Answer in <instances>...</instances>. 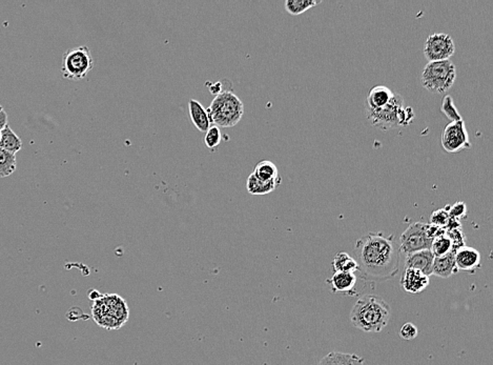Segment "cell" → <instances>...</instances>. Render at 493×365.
Masks as SVG:
<instances>
[{
	"mask_svg": "<svg viewBox=\"0 0 493 365\" xmlns=\"http://www.w3.org/2000/svg\"><path fill=\"white\" fill-rule=\"evenodd\" d=\"M355 253L359 271L365 279L386 281L399 273L400 250L393 236L369 233L355 242Z\"/></svg>",
	"mask_w": 493,
	"mask_h": 365,
	"instance_id": "obj_1",
	"label": "cell"
},
{
	"mask_svg": "<svg viewBox=\"0 0 493 365\" xmlns=\"http://www.w3.org/2000/svg\"><path fill=\"white\" fill-rule=\"evenodd\" d=\"M391 306L377 295L359 298L349 315L353 326L365 333L382 332L391 321Z\"/></svg>",
	"mask_w": 493,
	"mask_h": 365,
	"instance_id": "obj_2",
	"label": "cell"
},
{
	"mask_svg": "<svg viewBox=\"0 0 493 365\" xmlns=\"http://www.w3.org/2000/svg\"><path fill=\"white\" fill-rule=\"evenodd\" d=\"M92 314L95 321L101 328L118 330L129 320V310L122 297L117 294H106L94 300Z\"/></svg>",
	"mask_w": 493,
	"mask_h": 365,
	"instance_id": "obj_3",
	"label": "cell"
},
{
	"mask_svg": "<svg viewBox=\"0 0 493 365\" xmlns=\"http://www.w3.org/2000/svg\"><path fill=\"white\" fill-rule=\"evenodd\" d=\"M206 112L213 126L232 128L243 117L244 104L235 93L224 91L214 98Z\"/></svg>",
	"mask_w": 493,
	"mask_h": 365,
	"instance_id": "obj_4",
	"label": "cell"
},
{
	"mask_svg": "<svg viewBox=\"0 0 493 365\" xmlns=\"http://www.w3.org/2000/svg\"><path fill=\"white\" fill-rule=\"evenodd\" d=\"M456 78V68L452 60L428 62L422 72V86L432 94H444L454 86Z\"/></svg>",
	"mask_w": 493,
	"mask_h": 365,
	"instance_id": "obj_5",
	"label": "cell"
},
{
	"mask_svg": "<svg viewBox=\"0 0 493 365\" xmlns=\"http://www.w3.org/2000/svg\"><path fill=\"white\" fill-rule=\"evenodd\" d=\"M94 68V58L86 46L68 48L62 56V73L66 79L80 80Z\"/></svg>",
	"mask_w": 493,
	"mask_h": 365,
	"instance_id": "obj_6",
	"label": "cell"
},
{
	"mask_svg": "<svg viewBox=\"0 0 493 365\" xmlns=\"http://www.w3.org/2000/svg\"><path fill=\"white\" fill-rule=\"evenodd\" d=\"M404 100L400 95L393 96L389 104L378 110H366V116L369 122L375 128L382 130L396 129L401 127V113L404 109Z\"/></svg>",
	"mask_w": 493,
	"mask_h": 365,
	"instance_id": "obj_7",
	"label": "cell"
},
{
	"mask_svg": "<svg viewBox=\"0 0 493 365\" xmlns=\"http://www.w3.org/2000/svg\"><path fill=\"white\" fill-rule=\"evenodd\" d=\"M456 52L454 39L448 34L434 33L428 36L424 44V55L429 62L449 60Z\"/></svg>",
	"mask_w": 493,
	"mask_h": 365,
	"instance_id": "obj_8",
	"label": "cell"
},
{
	"mask_svg": "<svg viewBox=\"0 0 493 365\" xmlns=\"http://www.w3.org/2000/svg\"><path fill=\"white\" fill-rule=\"evenodd\" d=\"M442 147L449 154H456L472 148L469 135L464 121L450 122L445 127L442 134Z\"/></svg>",
	"mask_w": 493,
	"mask_h": 365,
	"instance_id": "obj_9",
	"label": "cell"
},
{
	"mask_svg": "<svg viewBox=\"0 0 493 365\" xmlns=\"http://www.w3.org/2000/svg\"><path fill=\"white\" fill-rule=\"evenodd\" d=\"M400 253L405 255L414 252L430 250L432 240L428 239L425 235V223H414L410 225L400 237Z\"/></svg>",
	"mask_w": 493,
	"mask_h": 365,
	"instance_id": "obj_10",
	"label": "cell"
},
{
	"mask_svg": "<svg viewBox=\"0 0 493 365\" xmlns=\"http://www.w3.org/2000/svg\"><path fill=\"white\" fill-rule=\"evenodd\" d=\"M454 261L458 271L474 273L481 266V254L478 250L465 245L454 251Z\"/></svg>",
	"mask_w": 493,
	"mask_h": 365,
	"instance_id": "obj_11",
	"label": "cell"
},
{
	"mask_svg": "<svg viewBox=\"0 0 493 365\" xmlns=\"http://www.w3.org/2000/svg\"><path fill=\"white\" fill-rule=\"evenodd\" d=\"M429 276L413 269H405L401 278V286L412 295L422 293L429 286Z\"/></svg>",
	"mask_w": 493,
	"mask_h": 365,
	"instance_id": "obj_12",
	"label": "cell"
},
{
	"mask_svg": "<svg viewBox=\"0 0 493 365\" xmlns=\"http://www.w3.org/2000/svg\"><path fill=\"white\" fill-rule=\"evenodd\" d=\"M434 256L430 250L414 252L408 254L405 258V269L418 270L427 276L432 275V265H434Z\"/></svg>",
	"mask_w": 493,
	"mask_h": 365,
	"instance_id": "obj_13",
	"label": "cell"
},
{
	"mask_svg": "<svg viewBox=\"0 0 493 365\" xmlns=\"http://www.w3.org/2000/svg\"><path fill=\"white\" fill-rule=\"evenodd\" d=\"M393 96H395V93H393V91L387 86H373L367 95L365 108L371 109V110L383 108L386 104H389Z\"/></svg>",
	"mask_w": 493,
	"mask_h": 365,
	"instance_id": "obj_14",
	"label": "cell"
},
{
	"mask_svg": "<svg viewBox=\"0 0 493 365\" xmlns=\"http://www.w3.org/2000/svg\"><path fill=\"white\" fill-rule=\"evenodd\" d=\"M328 283L333 293L353 294L357 283V276L353 273L335 272Z\"/></svg>",
	"mask_w": 493,
	"mask_h": 365,
	"instance_id": "obj_15",
	"label": "cell"
},
{
	"mask_svg": "<svg viewBox=\"0 0 493 365\" xmlns=\"http://www.w3.org/2000/svg\"><path fill=\"white\" fill-rule=\"evenodd\" d=\"M189 113L195 128L200 132L205 133L211 128L212 124L210 121L209 115L206 112V109L200 104L198 100H191L189 102Z\"/></svg>",
	"mask_w": 493,
	"mask_h": 365,
	"instance_id": "obj_16",
	"label": "cell"
},
{
	"mask_svg": "<svg viewBox=\"0 0 493 365\" xmlns=\"http://www.w3.org/2000/svg\"><path fill=\"white\" fill-rule=\"evenodd\" d=\"M458 272L456 261H454V252L442 256V257H434V265H432V275L438 276L440 278L452 277Z\"/></svg>",
	"mask_w": 493,
	"mask_h": 365,
	"instance_id": "obj_17",
	"label": "cell"
},
{
	"mask_svg": "<svg viewBox=\"0 0 493 365\" xmlns=\"http://www.w3.org/2000/svg\"><path fill=\"white\" fill-rule=\"evenodd\" d=\"M319 365H365L364 359L349 353L331 352L321 359Z\"/></svg>",
	"mask_w": 493,
	"mask_h": 365,
	"instance_id": "obj_18",
	"label": "cell"
},
{
	"mask_svg": "<svg viewBox=\"0 0 493 365\" xmlns=\"http://www.w3.org/2000/svg\"><path fill=\"white\" fill-rule=\"evenodd\" d=\"M0 149L16 155L22 149L21 139L12 130L9 124L0 131Z\"/></svg>",
	"mask_w": 493,
	"mask_h": 365,
	"instance_id": "obj_19",
	"label": "cell"
},
{
	"mask_svg": "<svg viewBox=\"0 0 493 365\" xmlns=\"http://www.w3.org/2000/svg\"><path fill=\"white\" fill-rule=\"evenodd\" d=\"M281 182H282V178L270 181V182H263V181L257 179L252 173L246 181V189L250 195H266V194L274 191L281 185Z\"/></svg>",
	"mask_w": 493,
	"mask_h": 365,
	"instance_id": "obj_20",
	"label": "cell"
},
{
	"mask_svg": "<svg viewBox=\"0 0 493 365\" xmlns=\"http://www.w3.org/2000/svg\"><path fill=\"white\" fill-rule=\"evenodd\" d=\"M254 176L259 180L263 182H270V181L277 180L281 178L279 174L278 167L274 162L270 160H262L254 167Z\"/></svg>",
	"mask_w": 493,
	"mask_h": 365,
	"instance_id": "obj_21",
	"label": "cell"
},
{
	"mask_svg": "<svg viewBox=\"0 0 493 365\" xmlns=\"http://www.w3.org/2000/svg\"><path fill=\"white\" fill-rule=\"evenodd\" d=\"M333 268L335 272L342 273H353L359 271L357 260L349 255L347 252H339L333 260Z\"/></svg>",
	"mask_w": 493,
	"mask_h": 365,
	"instance_id": "obj_22",
	"label": "cell"
},
{
	"mask_svg": "<svg viewBox=\"0 0 493 365\" xmlns=\"http://www.w3.org/2000/svg\"><path fill=\"white\" fill-rule=\"evenodd\" d=\"M16 155L0 149V178L11 176L16 171Z\"/></svg>",
	"mask_w": 493,
	"mask_h": 365,
	"instance_id": "obj_23",
	"label": "cell"
},
{
	"mask_svg": "<svg viewBox=\"0 0 493 365\" xmlns=\"http://www.w3.org/2000/svg\"><path fill=\"white\" fill-rule=\"evenodd\" d=\"M320 3L321 1H316V0H286L285 10L290 15L298 16L308 11L309 9L317 7Z\"/></svg>",
	"mask_w": 493,
	"mask_h": 365,
	"instance_id": "obj_24",
	"label": "cell"
},
{
	"mask_svg": "<svg viewBox=\"0 0 493 365\" xmlns=\"http://www.w3.org/2000/svg\"><path fill=\"white\" fill-rule=\"evenodd\" d=\"M452 251H454V247H452V240L449 239L447 234L438 236L432 240L430 252L434 257H442V256L452 253Z\"/></svg>",
	"mask_w": 493,
	"mask_h": 365,
	"instance_id": "obj_25",
	"label": "cell"
},
{
	"mask_svg": "<svg viewBox=\"0 0 493 365\" xmlns=\"http://www.w3.org/2000/svg\"><path fill=\"white\" fill-rule=\"evenodd\" d=\"M440 111L449 119L450 122L463 120L462 116H461L456 104H454V98L450 95H446L444 97L442 106H440Z\"/></svg>",
	"mask_w": 493,
	"mask_h": 365,
	"instance_id": "obj_26",
	"label": "cell"
},
{
	"mask_svg": "<svg viewBox=\"0 0 493 365\" xmlns=\"http://www.w3.org/2000/svg\"><path fill=\"white\" fill-rule=\"evenodd\" d=\"M449 207L450 205H447L445 209H436V211L432 212L429 219L430 225L445 230V227L450 219L449 213H448Z\"/></svg>",
	"mask_w": 493,
	"mask_h": 365,
	"instance_id": "obj_27",
	"label": "cell"
},
{
	"mask_svg": "<svg viewBox=\"0 0 493 365\" xmlns=\"http://www.w3.org/2000/svg\"><path fill=\"white\" fill-rule=\"evenodd\" d=\"M221 142V132L220 129L216 126H211L209 130L206 131L204 136V143L210 149L217 148Z\"/></svg>",
	"mask_w": 493,
	"mask_h": 365,
	"instance_id": "obj_28",
	"label": "cell"
},
{
	"mask_svg": "<svg viewBox=\"0 0 493 365\" xmlns=\"http://www.w3.org/2000/svg\"><path fill=\"white\" fill-rule=\"evenodd\" d=\"M446 234H447L449 239L452 240L454 252L460 249V247H463L466 245V238H465V235L464 233H463L462 230H454V231L446 232Z\"/></svg>",
	"mask_w": 493,
	"mask_h": 365,
	"instance_id": "obj_29",
	"label": "cell"
},
{
	"mask_svg": "<svg viewBox=\"0 0 493 365\" xmlns=\"http://www.w3.org/2000/svg\"><path fill=\"white\" fill-rule=\"evenodd\" d=\"M418 334H419V330H418L417 326L410 322L404 324L400 330V337L404 340H413L417 338Z\"/></svg>",
	"mask_w": 493,
	"mask_h": 365,
	"instance_id": "obj_30",
	"label": "cell"
},
{
	"mask_svg": "<svg viewBox=\"0 0 493 365\" xmlns=\"http://www.w3.org/2000/svg\"><path fill=\"white\" fill-rule=\"evenodd\" d=\"M449 217L460 221L461 218L465 217L467 213V207L464 203H454L452 207H449Z\"/></svg>",
	"mask_w": 493,
	"mask_h": 365,
	"instance_id": "obj_31",
	"label": "cell"
},
{
	"mask_svg": "<svg viewBox=\"0 0 493 365\" xmlns=\"http://www.w3.org/2000/svg\"><path fill=\"white\" fill-rule=\"evenodd\" d=\"M446 234V231L444 229H440V227H436L434 225H427L425 223V235L428 239L434 240V238L438 237V236L444 235Z\"/></svg>",
	"mask_w": 493,
	"mask_h": 365,
	"instance_id": "obj_32",
	"label": "cell"
},
{
	"mask_svg": "<svg viewBox=\"0 0 493 365\" xmlns=\"http://www.w3.org/2000/svg\"><path fill=\"white\" fill-rule=\"evenodd\" d=\"M8 124V115L3 106H0V131L3 130Z\"/></svg>",
	"mask_w": 493,
	"mask_h": 365,
	"instance_id": "obj_33",
	"label": "cell"
}]
</instances>
